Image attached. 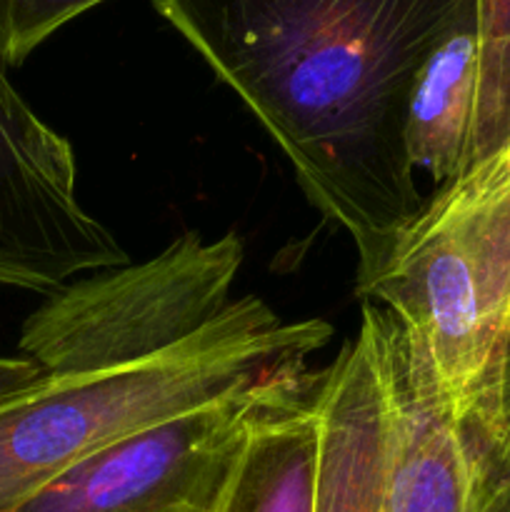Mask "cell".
I'll list each match as a JSON object with an SVG mask.
<instances>
[{
    "mask_svg": "<svg viewBox=\"0 0 510 512\" xmlns=\"http://www.w3.org/2000/svg\"><path fill=\"white\" fill-rule=\"evenodd\" d=\"M290 160L355 248V285L388 265L425 198L405 110L430 55L478 0H153Z\"/></svg>",
    "mask_w": 510,
    "mask_h": 512,
    "instance_id": "1",
    "label": "cell"
},
{
    "mask_svg": "<svg viewBox=\"0 0 510 512\" xmlns=\"http://www.w3.org/2000/svg\"><path fill=\"white\" fill-rule=\"evenodd\" d=\"M330 338L323 320L285 323L245 295L198 335L143 363L43 373L0 403V512H18L50 480L125 435L300 373Z\"/></svg>",
    "mask_w": 510,
    "mask_h": 512,
    "instance_id": "2",
    "label": "cell"
},
{
    "mask_svg": "<svg viewBox=\"0 0 510 512\" xmlns=\"http://www.w3.org/2000/svg\"><path fill=\"white\" fill-rule=\"evenodd\" d=\"M313 413V512H510L485 450L383 305L363 303L358 333L315 370Z\"/></svg>",
    "mask_w": 510,
    "mask_h": 512,
    "instance_id": "3",
    "label": "cell"
},
{
    "mask_svg": "<svg viewBox=\"0 0 510 512\" xmlns=\"http://www.w3.org/2000/svg\"><path fill=\"white\" fill-rule=\"evenodd\" d=\"M358 295L398 318L488 455L510 348V160L490 153L440 185Z\"/></svg>",
    "mask_w": 510,
    "mask_h": 512,
    "instance_id": "4",
    "label": "cell"
},
{
    "mask_svg": "<svg viewBox=\"0 0 510 512\" xmlns=\"http://www.w3.org/2000/svg\"><path fill=\"white\" fill-rule=\"evenodd\" d=\"M243 245L233 233L175 238L143 263L75 278L23 323L20 355L45 375L143 363L208 328L233 303Z\"/></svg>",
    "mask_w": 510,
    "mask_h": 512,
    "instance_id": "5",
    "label": "cell"
},
{
    "mask_svg": "<svg viewBox=\"0 0 510 512\" xmlns=\"http://www.w3.org/2000/svg\"><path fill=\"white\" fill-rule=\"evenodd\" d=\"M0 60V288L50 295L128 263L113 233L80 203L68 140L38 118Z\"/></svg>",
    "mask_w": 510,
    "mask_h": 512,
    "instance_id": "6",
    "label": "cell"
},
{
    "mask_svg": "<svg viewBox=\"0 0 510 512\" xmlns=\"http://www.w3.org/2000/svg\"><path fill=\"white\" fill-rule=\"evenodd\" d=\"M303 373L125 435L50 480L18 512H208L260 405Z\"/></svg>",
    "mask_w": 510,
    "mask_h": 512,
    "instance_id": "7",
    "label": "cell"
},
{
    "mask_svg": "<svg viewBox=\"0 0 510 512\" xmlns=\"http://www.w3.org/2000/svg\"><path fill=\"white\" fill-rule=\"evenodd\" d=\"M313 385L308 370L260 405L208 512L315 510Z\"/></svg>",
    "mask_w": 510,
    "mask_h": 512,
    "instance_id": "8",
    "label": "cell"
},
{
    "mask_svg": "<svg viewBox=\"0 0 510 512\" xmlns=\"http://www.w3.org/2000/svg\"><path fill=\"white\" fill-rule=\"evenodd\" d=\"M478 115V20L455 30L425 63L405 110V150L440 185L473 165Z\"/></svg>",
    "mask_w": 510,
    "mask_h": 512,
    "instance_id": "9",
    "label": "cell"
},
{
    "mask_svg": "<svg viewBox=\"0 0 510 512\" xmlns=\"http://www.w3.org/2000/svg\"><path fill=\"white\" fill-rule=\"evenodd\" d=\"M510 140V0H478V115L473 165Z\"/></svg>",
    "mask_w": 510,
    "mask_h": 512,
    "instance_id": "10",
    "label": "cell"
},
{
    "mask_svg": "<svg viewBox=\"0 0 510 512\" xmlns=\"http://www.w3.org/2000/svg\"><path fill=\"white\" fill-rule=\"evenodd\" d=\"M105 0H0V60L20 65L55 30Z\"/></svg>",
    "mask_w": 510,
    "mask_h": 512,
    "instance_id": "11",
    "label": "cell"
},
{
    "mask_svg": "<svg viewBox=\"0 0 510 512\" xmlns=\"http://www.w3.org/2000/svg\"><path fill=\"white\" fill-rule=\"evenodd\" d=\"M488 463L493 470L495 488L503 498L505 508L510 510V348L503 368V383H500L498 418H495L493 440L488 445Z\"/></svg>",
    "mask_w": 510,
    "mask_h": 512,
    "instance_id": "12",
    "label": "cell"
},
{
    "mask_svg": "<svg viewBox=\"0 0 510 512\" xmlns=\"http://www.w3.org/2000/svg\"><path fill=\"white\" fill-rule=\"evenodd\" d=\"M40 378H43V373H40L38 365H33L23 355H18V358L0 355V403L33 388Z\"/></svg>",
    "mask_w": 510,
    "mask_h": 512,
    "instance_id": "13",
    "label": "cell"
},
{
    "mask_svg": "<svg viewBox=\"0 0 510 512\" xmlns=\"http://www.w3.org/2000/svg\"><path fill=\"white\" fill-rule=\"evenodd\" d=\"M495 153H500L505 160H510V140H508V143H505V145H500V148L495 150Z\"/></svg>",
    "mask_w": 510,
    "mask_h": 512,
    "instance_id": "14",
    "label": "cell"
}]
</instances>
